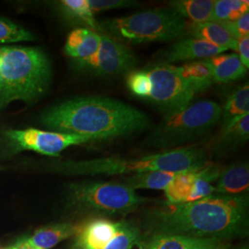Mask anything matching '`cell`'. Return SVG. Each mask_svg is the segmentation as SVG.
I'll list each match as a JSON object with an SVG mask.
<instances>
[{
  "mask_svg": "<svg viewBox=\"0 0 249 249\" xmlns=\"http://www.w3.org/2000/svg\"><path fill=\"white\" fill-rule=\"evenodd\" d=\"M207 162L204 149L187 146L131 160L105 157L91 160H53L45 165V169L65 176H113L151 171L174 173L194 171L203 167Z\"/></svg>",
  "mask_w": 249,
  "mask_h": 249,
  "instance_id": "3",
  "label": "cell"
},
{
  "mask_svg": "<svg viewBox=\"0 0 249 249\" xmlns=\"http://www.w3.org/2000/svg\"><path fill=\"white\" fill-rule=\"evenodd\" d=\"M137 62L136 55L127 46L103 34L96 53L86 60L74 63L80 71L96 76H115L131 71Z\"/></svg>",
  "mask_w": 249,
  "mask_h": 249,
  "instance_id": "11",
  "label": "cell"
},
{
  "mask_svg": "<svg viewBox=\"0 0 249 249\" xmlns=\"http://www.w3.org/2000/svg\"><path fill=\"white\" fill-rule=\"evenodd\" d=\"M224 50L202 40L188 37L179 40L163 51L160 55L162 63L185 62L188 60L205 59L220 54Z\"/></svg>",
  "mask_w": 249,
  "mask_h": 249,
  "instance_id": "13",
  "label": "cell"
},
{
  "mask_svg": "<svg viewBox=\"0 0 249 249\" xmlns=\"http://www.w3.org/2000/svg\"><path fill=\"white\" fill-rule=\"evenodd\" d=\"M126 85L138 97L148 100L151 91V80L145 70L130 71L127 75Z\"/></svg>",
  "mask_w": 249,
  "mask_h": 249,
  "instance_id": "29",
  "label": "cell"
},
{
  "mask_svg": "<svg viewBox=\"0 0 249 249\" xmlns=\"http://www.w3.org/2000/svg\"><path fill=\"white\" fill-rule=\"evenodd\" d=\"M3 138L11 153L30 151L52 157H58L63 151L71 146L94 142V140L88 136L36 128L7 129Z\"/></svg>",
  "mask_w": 249,
  "mask_h": 249,
  "instance_id": "9",
  "label": "cell"
},
{
  "mask_svg": "<svg viewBox=\"0 0 249 249\" xmlns=\"http://www.w3.org/2000/svg\"><path fill=\"white\" fill-rule=\"evenodd\" d=\"M238 52V57L243 66L249 70V36L242 37L237 40L236 49Z\"/></svg>",
  "mask_w": 249,
  "mask_h": 249,
  "instance_id": "32",
  "label": "cell"
},
{
  "mask_svg": "<svg viewBox=\"0 0 249 249\" xmlns=\"http://www.w3.org/2000/svg\"><path fill=\"white\" fill-rule=\"evenodd\" d=\"M145 71L151 83V94L148 100L165 116L181 111L190 105L195 95L183 78L179 67L160 62Z\"/></svg>",
  "mask_w": 249,
  "mask_h": 249,
  "instance_id": "8",
  "label": "cell"
},
{
  "mask_svg": "<svg viewBox=\"0 0 249 249\" xmlns=\"http://www.w3.org/2000/svg\"><path fill=\"white\" fill-rule=\"evenodd\" d=\"M88 3L93 14L111 9L135 8L140 6L139 2L132 0H88Z\"/></svg>",
  "mask_w": 249,
  "mask_h": 249,
  "instance_id": "30",
  "label": "cell"
},
{
  "mask_svg": "<svg viewBox=\"0 0 249 249\" xmlns=\"http://www.w3.org/2000/svg\"><path fill=\"white\" fill-rule=\"evenodd\" d=\"M187 22L171 9H155L102 20L99 24L116 40L142 44L178 39L185 34Z\"/></svg>",
  "mask_w": 249,
  "mask_h": 249,
  "instance_id": "6",
  "label": "cell"
},
{
  "mask_svg": "<svg viewBox=\"0 0 249 249\" xmlns=\"http://www.w3.org/2000/svg\"><path fill=\"white\" fill-rule=\"evenodd\" d=\"M249 10L248 0H216L211 21H232L249 12Z\"/></svg>",
  "mask_w": 249,
  "mask_h": 249,
  "instance_id": "25",
  "label": "cell"
},
{
  "mask_svg": "<svg viewBox=\"0 0 249 249\" xmlns=\"http://www.w3.org/2000/svg\"><path fill=\"white\" fill-rule=\"evenodd\" d=\"M31 245L32 244L29 239H23V240L18 241V243H16L15 245L4 249H30Z\"/></svg>",
  "mask_w": 249,
  "mask_h": 249,
  "instance_id": "34",
  "label": "cell"
},
{
  "mask_svg": "<svg viewBox=\"0 0 249 249\" xmlns=\"http://www.w3.org/2000/svg\"><path fill=\"white\" fill-rule=\"evenodd\" d=\"M215 192L224 196L246 195L249 187V167L248 162H236L223 168L217 179Z\"/></svg>",
  "mask_w": 249,
  "mask_h": 249,
  "instance_id": "16",
  "label": "cell"
},
{
  "mask_svg": "<svg viewBox=\"0 0 249 249\" xmlns=\"http://www.w3.org/2000/svg\"><path fill=\"white\" fill-rule=\"evenodd\" d=\"M179 69L194 95L203 92L214 83L212 71L203 60L187 63Z\"/></svg>",
  "mask_w": 249,
  "mask_h": 249,
  "instance_id": "23",
  "label": "cell"
},
{
  "mask_svg": "<svg viewBox=\"0 0 249 249\" xmlns=\"http://www.w3.org/2000/svg\"><path fill=\"white\" fill-rule=\"evenodd\" d=\"M69 200L73 207L104 214H127L148 199L122 183L84 182L69 187Z\"/></svg>",
  "mask_w": 249,
  "mask_h": 249,
  "instance_id": "7",
  "label": "cell"
},
{
  "mask_svg": "<svg viewBox=\"0 0 249 249\" xmlns=\"http://www.w3.org/2000/svg\"><path fill=\"white\" fill-rule=\"evenodd\" d=\"M157 233L231 239L248 234L249 196L211 195L193 202H166L151 213Z\"/></svg>",
  "mask_w": 249,
  "mask_h": 249,
  "instance_id": "1",
  "label": "cell"
},
{
  "mask_svg": "<svg viewBox=\"0 0 249 249\" xmlns=\"http://www.w3.org/2000/svg\"><path fill=\"white\" fill-rule=\"evenodd\" d=\"M120 226L121 222L116 223L104 218L82 223L71 249H105L116 236Z\"/></svg>",
  "mask_w": 249,
  "mask_h": 249,
  "instance_id": "12",
  "label": "cell"
},
{
  "mask_svg": "<svg viewBox=\"0 0 249 249\" xmlns=\"http://www.w3.org/2000/svg\"><path fill=\"white\" fill-rule=\"evenodd\" d=\"M222 107L203 100L164 116L144 144L157 149H177L209 133L220 122Z\"/></svg>",
  "mask_w": 249,
  "mask_h": 249,
  "instance_id": "5",
  "label": "cell"
},
{
  "mask_svg": "<svg viewBox=\"0 0 249 249\" xmlns=\"http://www.w3.org/2000/svg\"><path fill=\"white\" fill-rule=\"evenodd\" d=\"M40 122L53 131L88 136L100 142L142 131L150 125V117L116 99L89 96L47 109Z\"/></svg>",
  "mask_w": 249,
  "mask_h": 249,
  "instance_id": "2",
  "label": "cell"
},
{
  "mask_svg": "<svg viewBox=\"0 0 249 249\" xmlns=\"http://www.w3.org/2000/svg\"><path fill=\"white\" fill-rule=\"evenodd\" d=\"M58 9L63 17L73 24L95 32L101 31L100 24L89 8L88 0H62L58 2Z\"/></svg>",
  "mask_w": 249,
  "mask_h": 249,
  "instance_id": "20",
  "label": "cell"
},
{
  "mask_svg": "<svg viewBox=\"0 0 249 249\" xmlns=\"http://www.w3.org/2000/svg\"><path fill=\"white\" fill-rule=\"evenodd\" d=\"M221 170L217 164L208 161L199 169L178 173L164 189L167 202H193L213 195L215 187L211 183L218 179Z\"/></svg>",
  "mask_w": 249,
  "mask_h": 249,
  "instance_id": "10",
  "label": "cell"
},
{
  "mask_svg": "<svg viewBox=\"0 0 249 249\" xmlns=\"http://www.w3.org/2000/svg\"><path fill=\"white\" fill-rule=\"evenodd\" d=\"M51 80V63L41 48L0 46V110L16 101L36 103L47 92Z\"/></svg>",
  "mask_w": 249,
  "mask_h": 249,
  "instance_id": "4",
  "label": "cell"
},
{
  "mask_svg": "<svg viewBox=\"0 0 249 249\" xmlns=\"http://www.w3.org/2000/svg\"><path fill=\"white\" fill-rule=\"evenodd\" d=\"M224 241L215 238L201 239L195 249H230L228 244Z\"/></svg>",
  "mask_w": 249,
  "mask_h": 249,
  "instance_id": "33",
  "label": "cell"
},
{
  "mask_svg": "<svg viewBox=\"0 0 249 249\" xmlns=\"http://www.w3.org/2000/svg\"><path fill=\"white\" fill-rule=\"evenodd\" d=\"M36 36L25 28L8 18L0 17V46L18 42H33Z\"/></svg>",
  "mask_w": 249,
  "mask_h": 249,
  "instance_id": "27",
  "label": "cell"
},
{
  "mask_svg": "<svg viewBox=\"0 0 249 249\" xmlns=\"http://www.w3.org/2000/svg\"><path fill=\"white\" fill-rule=\"evenodd\" d=\"M234 39L238 40L242 37L249 36V12L244 14L235 20L220 22Z\"/></svg>",
  "mask_w": 249,
  "mask_h": 249,
  "instance_id": "31",
  "label": "cell"
},
{
  "mask_svg": "<svg viewBox=\"0 0 249 249\" xmlns=\"http://www.w3.org/2000/svg\"><path fill=\"white\" fill-rule=\"evenodd\" d=\"M249 139V114H247L221 128L213 142V151L217 155H224L245 145Z\"/></svg>",
  "mask_w": 249,
  "mask_h": 249,
  "instance_id": "15",
  "label": "cell"
},
{
  "mask_svg": "<svg viewBox=\"0 0 249 249\" xmlns=\"http://www.w3.org/2000/svg\"><path fill=\"white\" fill-rule=\"evenodd\" d=\"M221 108V128L227 126L241 116L249 114V83L247 82L233 89Z\"/></svg>",
  "mask_w": 249,
  "mask_h": 249,
  "instance_id": "21",
  "label": "cell"
},
{
  "mask_svg": "<svg viewBox=\"0 0 249 249\" xmlns=\"http://www.w3.org/2000/svg\"><path fill=\"white\" fill-rule=\"evenodd\" d=\"M192 38L205 41L215 45L224 51L236 49L237 40L220 23L215 21H206L200 23L187 22L186 32Z\"/></svg>",
  "mask_w": 249,
  "mask_h": 249,
  "instance_id": "17",
  "label": "cell"
},
{
  "mask_svg": "<svg viewBox=\"0 0 249 249\" xmlns=\"http://www.w3.org/2000/svg\"><path fill=\"white\" fill-rule=\"evenodd\" d=\"M201 239L175 234L156 233L139 249H195Z\"/></svg>",
  "mask_w": 249,
  "mask_h": 249,
  "instance_id": "26",
  "label": "cell"
},
{
  "mask_svg": "<svg viewBox=\"0 0 249 249\" xmlns=\"http://www.w3.org/2000/svg\"><path fill=\"white\" fill-rule=\"evenodd\" d=\"M213 0H175L170 1L169 6L183 18L190 22L200 23L211 21L213 10Z\"/></svg>",
  "mask_w": 249,
  "mask_h": 249,
  "instance_id": "22",
  "label": "cell"
},
{
  "mask_svg": "<svg viewBox=\"0 0 249 249\" xmlns=\"http://www.w3.org/2000/svg\"><path fill=\"white\" fill-rule=\"evenodd\" d=\"M202 60L211 70L213 81L217 83L235 81L243 78L248 72L236 53H220Z\"/></svg>",
  "mask_w": 249,
  "mask_h": 249,
  "instance_id": "18",
  "label": "cell"
},
{
  "mask_svg": "<svg viewBox=\"0 0 249 249\" xmlns=\"http://www.w3.org/2000/svg\"><path fill=\"white\" fill-rule=\"evenodd\" d=\"M139 229L125 222H121V226L116 236L107 245L105 249H132L134 245L139 240Z\"/></svg>",
  "mask_w": 249,
  "mask_h": 249,
  "instance_id": "28",
  "label": "cell"
},
{
  "mask_svg": "<svg viewBox=\"0 0 249 249\" xmlns=\"http://www.w3.org/2000/svg\"><path fill=\"white\" fill-rule=\"evenodd\" d=\"M178 173L166 172V171H151L145 173H139L132 175L131 177L124 178V186L131 189H154L164 190L165 187L175 178Z\"/></svg>",
  "mask_w": 249,
  "mask_h": 249,
  "instance_id": "24",
  "label": "cell"
},
{
  "mask_svg": "<svg viewBox=\"0 0 249 249\" xmlns=\"http://www.w3.org/2000/svg\"><path fill=\"white\" fill-rule=\"evenodd\" d=\"M102 35L87 28H77L69 35L64 51L73 62L86 60L98 51Z\"/></svg>",
  "mask_w": 249,
  "mask_h": 249,
  "instance_id": "14",
  "label": "cell"
},
{
  "mask_svg": "<svg viewBox=\"0 0 249 249\" xmlns=\"http://www.w3.org/2000/svg\"><path fill=\"white\" fill-rule=\"evenodd\" d=\"M82 223H57L37 229L29 241L41 249H49L80 231Z\"/></svg>",
  "mask_w": 249,
  "mask_h": 249,
  "instance_id": "19",
  "label": "cell"
}]
</instances>
